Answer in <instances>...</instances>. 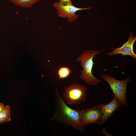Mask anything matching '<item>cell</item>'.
Listing matches in <instances>:
<instances>
[{"label":"cell","instance_id":"4","mask_svg":"<svg viewBox=\"0 0 136 136\" xmlns=\"http://www.w3.org/2000/svg\"><path fill=\"white\" fill-rule=\"evenodd\" d=\"M86 92L87 88L84 85L75 82L65 88L63 97L69 104L77 105L85 100Z\"/></svg>","mask_w":136,"mask_h":136},{"label":"cell","instance_id":"12","mask_svg":"<svg viewBox=\"0 0 136 136\" xmlns=\"http://www.w3.org/2000/svg\"><path fill=\"white\" fill-rule=\"evenodd\" d=\"M58 3L60 4L63 5L73 4L71 0H59Z\"/></svg>","mask_w":136,"mask_h":136},{"label":"cell","instance_id":"1","mask_svg":"<svg viewBox=\"0 0 136 136\" xmlns=\"http://www.w3.org/2000/svg\"><path fill=\"white\" fill-rule=\"evenodd\" d=\"M55 95V111L50 121L56 120L59 123L71 125L78 131L84 132V127L81 122V110L73 109L68 106L57 90Z\"/></svg>","mask_w":136,"mask_h":136},{"label":"cell","instance_id":"9","mask_svg":"<svg viewBox=\"0 0 136 136\" xmlns=\"http://www.w3.org/2000/svg\"><path fill=\"white\" fill-rule=\"evenodd\" d=\"M15 5L23 8L31 7L34 4L41 0H8Z\"/></svg>","mask_w":136,"mask_h":136},{"label":"cell","instance_id":"5","mask_svg":"<svg viewBox=\"0 0 136 136\" xmlns=\"http://www.w3.org/2000/svg\"><path fill=\"white\" fill-rule=\"evenodd\" d=\"M103 104L94 106L90 108L81 110V122L84 127L90 123L100 125L102 116L101 108Z\"/></svg>","mask_w":136,"mask_h":136},{"label":"cell","instance_id":"13","mask_svg":"<svg viewBox=\"0 0 136 136\" xmlns=\"http://www.w3.org/2000/svg\"><path fill=\"white\" fill-rule=\"evenodd\" d=\"M5 107L3 104L0 102V112L5 108Z\"/></svg>","mask_w":136,"mask_h":136},{"label":"cell","instance_id":"10","mask_svg":"<svg viewBox=\"0 0 136 136\" xmlns=\"http://www.w3.org/2000/svg\"><path fill=\"white\" fill-rule=\"evenodd\" d=\"M11 112L10 106L9 105L5 106V108L0 112V124L11 121Z\"/></svg>","mask_w":136,"mask_h":136},{"label":"cell","instance_id":"11","mask_svg":"<svg viewBox=\"0 0 136 136\" xmlns=\"http://www.w3.org/2000/svg\"><path fill=\"white\" fill-rule=\"evenodd\" d=\"M71 72L70 69L67 67L62 66L60 67L57 71V74L59 80L67 77Z\"/></svg>","mask_w":136,"mask_h":136},{"label":"cell","instance_id":"8","mask_svg":"<svg viewBox=\"0 0 136 136\" xmlns=\"http://www.w3.org/2000/svg\"><path fill=\"white\" fill-rule=\"evenodd\" d=\"M122 105L119 100L114 96L109 103L106 105L103 104L101 108L102 116L100 125L103 124Z\"/></svg>","mask_w":136,"mask_h":136},{"label":"cell","instance_id":"7","mask_svg":"<svg viewBox=\"0 0 136 136\" xmlns=\"http://www.w3.org/2000/svg\"><path fill=\"white\" fill-rule=\"evenodd\" d=\"M133 32H129V36L127 41L124 43L122 46L118 48H114V50L109 52L107 55L111 56L118 54H121L122 56L129 55L136 59V55L133 50V45L136 40V36L133 35Z\"/></svg>","mask_w":136,"mask_h":136},{"label":"cell","instance_id":"6","mask_svg":"<svg viewBox=\"0 0 136 136\" xmlns=\"http://www.w3.org/2000/svg\"><path fill=\"white\" fill-rule=\"evenodd\" d=\"M53 6L57 10V14L58 17L67 19L69 22H72L78 18V15L75 14L78 11L90 9L91 8H77L73 4L63 5L58 2L54 3Z\"/></svg>","mask_w":136,"mask_h":136},{"label":"cell","instance_id":"2","mask_svg":"<svg viewBox=\"0 0 136 136\" xmlns=\"http://www.w3.org/2000/svg\"><path fill=\"white\" fill-rule=\"evenodd\" d=\"M104 51L85 50L77 59V61L81 62L80 64L83 68V70L81 71V74L79 77L86 83L92 85H96L101 82L100 80L97 78L93 75L92 70L93 65L95 64L93 61V57Z\"/></svg>","mask_w":136,"mask_h":136},{"label":"cell","instance_id":"3","mask_svg":"<svg viewBox=\"0 0 136 136\" xmlns=\"http://www.w3.org/2000/svg\"><path fill=\"white\" fill-rule=\"evenodd\" d=\"M101 78L109 84L114 96L120 101L121 104L127 106L128 103L126 98L127 84L131 81L129 76L125 80H119L108 74L101 76Z\"/></svg>","mask_w":136,"mask_h":136}]
</instances>
